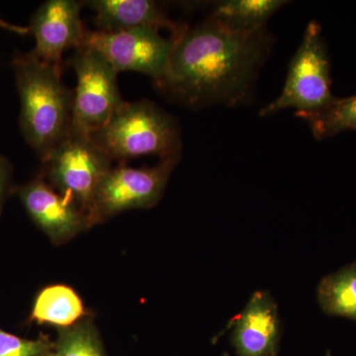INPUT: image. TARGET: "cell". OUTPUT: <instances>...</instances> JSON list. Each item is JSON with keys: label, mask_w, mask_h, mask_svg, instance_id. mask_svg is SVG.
I'll list each match as a JSON object with an SVG mask.
<instances>
[{"label": "cell", "mask_w": 356, "mask_h": 356, "mask_svg": "<svg viewBox=\"0 0 356 356\" xmlns=\"http://www.w3.org/2000/svg\"><path fill=\"white\" fill-rule=\"evenodd\" d=\"M180 154L161 159L153 168L121 165L105 173L96 189L86 218L88 227L124 211L151 208L159 202Z\"/></svg>", "instance_id": "5"}, {"label": "cell", "mask_w": 356, "mask_h": 356, "mask_svg": "<svg viewBox=\"0 0 356 356\" xmlns=\"http://www.w3.org/2000/svg\"><path fill=\"white\" fill-rule=\"evenodd\" d=\"M81 2L48 0L32 16L30 32L34 35L31 55L48 64L63 67V54L79 48L86 30L81 18Z\"/></svg>", "instance_id": "9"}, {"label": "cell", "mask_w": 356, "mask_h": 356, "mask_svg": "<svg viewBox=\"0 0 356 356\" xmlns=\"http://www.w3.org/2000/svg\"><path fill=\"white\" fill-rule=\"evenodd\" d=\"M86 316L81 297L72 288L62 284L44 288L35 300L31 313L35 322L58 329L72 327Z\"/></svg>", "instance_id": "13"}, {"label": "cell", "mask_w": 356, "mask_h": 356, "mask_svg": "<svg viewBox=\"0 0 356 356\" xmlns=\"http://www.w3.org/2000/svg\"><path fill=\"white\" fill-rule=\"evenodd\" d=\"M20 99V128L26 142L43 161L72 133L74 91L62 81V67L31 53L13 62Z\"/></svg>", "instance_id": "2"}, {"label": "cell", "mask_w": 356, "mask_h": 356, "mask_svg": "<svg viewBox=\"0 0 356 356\" xmlns=\"http://www.w3.org/2000/svg\"><path fill=\"white\" fill-rule=\"evenodd\" d=\"M90 138L112 161L145 156L163 159L178 156L181 149L177 122L149 102H122Z\"/></svg>", "instance_id": "3"}, {"label": "cell", "mask_w": 356, "mask_h": 356, "mask_svg": "<svg viewBox=\"0 0 356 356\" xmlns=\"http://www.w3.org/2000/svg\"><path fill=\"white\" fill-rule=\"evenodd\" d=\"M53 353L55 356H106L95 325L86 318L58 329Z\"/></svg>", "instance_id": "17"}, {"label": "cell", "mask_w": 356, "mask_h": 356, "mask_svg": "<svg viewBox=\"0 0 356 356\" xmlns=\"http://www.w3.org/2000/svg\"><path fill=\"white\" fill-rule=\"evenodd\" d=\"M0 28L6 29L7 31L16 33L18 35H27L28 33H30L29 27L10 24V23H7L3 19H1V18H0Z\"/></svg>", "instance_id": "20"}, {"label": "cell", "mask_w": 356, "mask_h": 356, "mask_svg": "<svg viewBox=\"0 0 356 356\" xmlns=\"http://www.w3.org/2000/svg\"><path fill=\"white\" fill-rule=\"evenodd\" d=\"M86 4L95 11L99 31L168 29L173 37L185 26L173 22L158 2L151 0H92Z\"/></svg>", "instance_id": "12"}, {"label": "cell", "mask_w": 356, "mask_h": 356, "mask_svg": "<svg viewBox=\"0 0 356 356\" xmlns=\"http://www.w3.org/2000/svg\"><path fill=\"white\" fill-rule=\"evenodd\" d=\"M18 195L33 221L54 243L67 242L89 228L83 210L42 178L21 187Z\"/></svg>", "instance_id": "10"}, {"label": "cell", "mask_w": 356, "mask_h": 356, "mask_svg": "<svg viewBox=\"0 0 356 356\" xmlns=\"http://www.w3.org/2000/svg\"><path fill=\"white\" fill-rule=\"evenodd\" d=\"M317 297L327 315L356 321V261L323 278Z\"/></svg>", "instance_id": "15"}, {"label": "cell", "mask_w": 356, "mask_h": 356, "mask_svg": "<svg viewBox=\"0 0 356 356\" xmlns=\"http://www.w3.org/2000/svg\"><path fill=\"white\" fill-rule=\"evenodd\" d=\"M42 161L51 186L86 216L100 180L112 168L108 154L90 137L70 133Z\"/></svg>", "instance_id": "7"}, {"label": "cell", "mask_w": 356, "mask_h": 356, "mask_svg": "<svg viewBox=\"0 0 356 356\" xmlns=\"http://www.w3.org/2000/svg\"><path fill=\"white\" fill-rule=\"evenodd\" d=\"M170 38L168 64L156 84L191 106L245 102L273 44L266 27L238 31L212 17L185 25Z\"/></svg>", "instance_id": "1"}, {"label": "cell", "mask_w": 356, "mask_h": 356, "mask_svg": "<svg viewBox=\"0 0 356 356\" xmlns=\"http://www.w3.org/2000/svg\"><path fill=\"white\" fill-rule=\"evenodd\" d=\"M48 339H26L0 327V356H44L54 350Z\"/></svg>", "instance_id": "18"}, {"label": "cell", "mask_w": 356, "mask_h": 356, "mask_svg": "<svg viewBox=\"0 0 356 356\" xmlns=\"http://www.w3.org/2000/svg\"><path fill=\"white\" fill-rule=\"evenodd\" d=\"M288 3L284 0H227L217 3L210 17L238 31H255L266 27L274 13Z\"/></svg>", "instance_id": "14"}, {"label": "cell", "mask_w": 356, "mask_h": 356, "mask_svg": "<svg viewBox=\"0 0 356 356\" xmlns=\"http://www.w3.org/2000/svg\"><path fill=\"white\" fill-rule=\"evenodd\" d=\"M172 47V39L163 38L159 30L133 29L86 31L79 48L98 51L117 72H142L156 83L163 76Z\"/></svg>", "instance_id": "8"}, {"label": "cell", "mask_w": 356, "mask_h": 356, "mask_svg": "<svg viewBox=\"0 0 356 356\" xmlns=\"http://www.w3.org/2000/svg\"><path fill=\"white\" fill-rule=\"evenodd\" d=\"M318 140L330 139L346 131H356V95L334 98L331 104L313 113H296Z\"/></svg>", "instance_id": "16"}, {"label": "cell", "mask_w": 356, "mask_h": 356, "mask_svg": "<svg viewBox=\"0 0 356 356\" xmlns=\"http://www.w3.org/2000/svg\"><path fill=\"white\" fill-rule=\"evenodd\" d=\"M53 350H51V353H47V355H44V356H55V355H54Z\"/></svg>", "instance_id": "21"}, {"label": "cell", "mask_w": 356, "mask_h": 356, "mask_svg": "<svg viewBox=\"0 0 356 356\" xmlns=\"http://www.w3.org/2000/svg\"><path fill=\"white\" fill-rule=\"evenodd\" d=\"M222 356H229V355H228V353H224V355H222Z\"/></svg>", "instance_id": "22"}, {"label": "cell", "mask_w": 356, "mask_h": 356, "mask_svg": "<svg viewBox=\"0 0 356 356\" xmlns=\"http://www.w3.org/2000/svg\"><path fill=\"white\" fill-rule=\"evenodd\" d=\"M330 67L322 27L317 21H311L290 63L282 92L259 115L269 116L289 108L296 109V113H313L324 109L336 98L332 95Z\"/></svg>", "instance_id": "4"}, {"label": "cell", "mask_w": 356, "mask_h": 356, "mask_svg": "<svg viewBox=\"0 0 356 356\" xmlns=\"http://www.w3.org/2000/svg\"><path fill=\"white\" fill-rule=\"evenodd\" d=\"M76 74L72 95V134L90 137L104 127L123 102L114 69L98 51L76 49L69 60Z\"/></svg>", "instance_id": "6"}, {"label": "cell", "mask_w": 356, "mask_h": 356, "mask_svg": "<svg viewBox=\"0 0 356 356\" xmlns=\"http://www.w3.org/2000/svg\"><path fill=\"white\" fill-rule=\"evenodd\" d=\"M231 343L238 356H278L280 318L267 292H255L233 321Z\"/></svg>", "instance_id": "11"}, {"label": "cell", "mask_w": 356, "mask_h": 356, "mask_svg": "<svg viewBox=\"0 0 356 356\" xmlns=\"http://www.w3.org/2000/svg\"><path fill=\"white\" fill-rule=\"evenodd\" d=\"M10 165L7 159L0 154V210L6 198L9 179H10Z\"/></svg>", "instance_id": "19"}]
</instances>
